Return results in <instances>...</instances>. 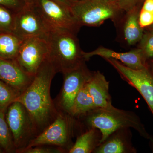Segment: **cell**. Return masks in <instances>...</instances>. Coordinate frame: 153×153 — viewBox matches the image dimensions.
Listing matches in <instances>:
<instances>
[{"label":"cell","instance_id":"6da1fadb","mask_svg":"<svg viewBox=\"0 0 153 153\" xmlns=\"http://www.w3.org/2000/svg\"><path fill=\"white\" fill-rule=\"evenodd\" d=\"M56 73L47 58L38 69L33 82L16 101L27 110L38 135L55 120L58 114V111L50 95L51 82Z\"/></svg>","mask_w":153,"mask_h":153},{"label":"cell","instance_id":"7a4b0ae2","mask_svg":"<svg viewBox=\"0 0 153 153\" xmlns=\"http://www.w3.org/2000/svg\"><path fill=\"white\" fill-rule=\"evenodd\" d=\"M79 117L82 118L88 128H95L100 130L102 135L101 143L114 131L123 128H134L146 139L151 137L135 113L118 109L113 105L106 108H96Z\"/></svg>","mask_w":153,"mask_h":153},{"label":"cell","instance_id":"3957f363","mask_svg":"<svg viewBox=\"0 0 153 153\" xmlns=\"http://www.w3.org/2000/svg\"><path fill=\"white\" fill-rule=\"evenodd\" d=\"M77 34L65 29L51 28L47 41V59L57 73L62 74L85 63Z\"/></svg>","mask_w":153,"mask_h":153},{"label":"cell","instance_id":"277c9868","mask_svg":"<svg viewBox=\"0 0 153 153\" xmlns=\"http://www.w3.org/2000/svg\"><path fill=\"white\" fill-rule=\"evenodd\" d=\"M70 7L81 27H99L108 19L116 25L125 13L110 0H78Z\"/></svg>","mask_w":153,"mask_h":153},{"label":"cell","instance_id":"5b68a950","mask_svg":"<svg viewBox=\"0 0 153 153\" xmlns=\"http://www.w3.org/2000/svg\"><path fill=\"white\" fill-rule=\"evenodd\" d=\"M76 118L69 114L58 111L55 120L32 140L26 148L47 145L63 148L68 153L74 145L72 139L79 124Z\"/></svg>","mask_w":153,"mask_h":153},{"label":"cell","instance_id":"8992f818","mask_svg":"<svg viewBox=\"0 0 153 153\" xmlns=\"http://www.w3.org/2000/svg\"><path fill=\"white\" fill-rule=\"evenodd\" d=\"M6 119L13 136L16 153L26 149L38 132L26 107L19 101L14 102L7 108Z\"/></svg>","mask_w":153,"mask_h":153},{"label":"cell","instance_id":"52a82bcc","mask_svg":"<svg viewBox=\"0 0 153 153\" xmlns=\"http://www.w3.org/2000/svg\"><path fill=\"white\" fill-rule=\"evenodd\" d=\"M33 5L51 28L65 29L77 34L81 27L70 6L59 0H36Z\"/></svg>","mask_w":153,"mask_h":153},{"label":"cell","instance_id":"ba28073f","mask_svg":"<svg viewBox=\"0 0 153 153\" xmlns=\"http://www.w3.org/2000/svg\"><path fill=\"white\" fill-rule=\"evenodd\" d=\"M50 29L34 5H26L15 14L13 33L22 40L32 37L47 40Z\"/></svg>","mask_w":153,"mask_h":153},{"label":"cell","instance_id":"9c48e42d","mask_svg":"<svg viewBox=\"0 0 153 153\" xmlns=\"http://www.w3.org/2000/svg\"><path fill=\"white\" fill-rule=\"evenodd\" d=\"M49 45L47 40L40 37L24 39L14 60L27 74L35 76L47 59Z\"/></svg>","mask_w":153,"mask_h":153},{"label":"cell","instance_id":"30bf717a","mask_svg":"<svg viewBox=\"0 0 153 153\" xmlns=\"http://www.w3.org/2000/svg\"><path fill=\"white\" fill-rule=\"evenodd\" d=\"M92 72L85 63L63 74V86L55 103L57 110L70 114L76 94L87 82Z\"/></svg>","mask_w":153,"mask_h":153},{"label":"cell","instance_id":"8fae6325","mask_svg":"<svg viewBox=\"0 0 153 153\" xmlns=\"http://www.w3.org/2000/svg\"><path fill=\"white\" fill-rule=\"evenodd\" d=\"M105 60L117 70L122 79L139 92L153 116V76L148 67L135 70L115 59L108 58Z\"/></svg>","mask_w":153,"mask_h":153},{"label":"cell","instance_id":"7c38bea8","mask_svg":"<svg viewBox=\"0 0 153 153\" xmlns=\"http://www.w3.org/2000/svg\"><path fill=\"white\" fill-rule=\"evenodd\" d=\"M85 61H88L94 56H100L104 59L113 58L120 61L125 66L135 70L143 69L147 67L143 59L139 48L133 49L128 52H117L102 46L99 47L91 52H83Z\"/></svg>","mask_w":153,"mask_h":153},{"label":"cell","instance_id":"4fadbf2b","mask_svg":"<svg viewBox=\"0 0 153 153\" xmlns=\"http://www.w3.org/2000/svg\"><path fill=\"white\" fill-rule=\"evenodd\" d=\"M129 128H123L110 134L93 153H136Z\"/></svg>","mask_w":153,"mask_h":153},{"label":"cell","instance_id":"5bb4252c","mask_svg":"<svg viewBox=\"0 0 153 153\" xmlns=\"http://www.w3.org/2000/svg\"><path fill=\"white\" fill-rule=\"evenodd\" d=\"M34 78V76L24 71L14 60L0 58V80L23 92Z\"/></svg>","mask_w":153,"mask_h":153},{"label":"cell","instance_id":"9a60e30c","mask_svg":"<svg viewBox=\"0 0 153 153\" xmlns=\"http://www.w3.org/2000/svg\"><path fill=\"white\" fill-rule=\"evenodd\" d=\"M85 85L93 98L96 108H106L113 106L109 93V82L101 72L92 71Z\"/></svg>","mask_w":153,"mask_h":153},{"label":"cell","instance_id":"2e32d148","mask_svg":"<svg viewBox=\"0 0 153 153\" xmlns=\"http://www.w3.org/2000/svg\"><path fill=\"white\" fill-rule=\"evenodd\" d=\"M139 12L134 7L124 13L118 23L115 25L121 28L124 41L129 46L139 42L143 35V29L139 23Z\"/></svg>","mask_w":153,"mask_h":153},{"label":"cell","instance_id":"e0dca14e","mask_svg":"<svg viewBox=\"0 0 153 153\" xmlns=\"http://www.w3.org/2000/svg\"><path fill=\"white\" fill-rule=\"evenodd\" d=\"M102 135L98 128H91L77 137L69 153H93L101 143Z\"/></svg>","mask_w":153,"mask_h":153},{"label":"cell","instance_id":"ac0fdd59","mask_svg":"<svg viewBox=\"0 0 153 153\" xmlns=\"http://www.w3.org/2000/svg\"><path fill=\"white\" fill-rule=\"evenodd\" d=\"M22 41L13 33H0V58L14 60Z\"/></svg>","mask_w":153,"mask_h":153},{"label":"cell","instance_id":"d6986e66","mask_svg":"<svg viewBox=\"0 0 153 153\" xmlns=\"http://www.w3.org/2000/svg\"><path fill=\"white\" fill-rule=\"evenodd\" d=\"M95 108L93 98L85 84L76 94L70 114L74 117L79 118Z\"/></svg>","mask_w":153,"mask_h":153},{"label":"cell","instance_id":"ffe728a7","mask_svg":"<svg viewBox=\"0 0 153 153\" xmlns=\"http://www.w3.org/2000/svg\"><path fill=\"white\" fill-rule=\"evenodd\" d=\"M5 112L0 111V148L3 153H16L13 136L6 120Z\"/></svg>","mask_w":153,"mask_h":153},{"label":"cell","instance_id":"44dd1931","mask_svg":"<svg viewBox=\"0 0 153 153\" xmlns=\"http://www.w3.org/2000/svg\"><path fill=\"white\" fill-rule=\"evenodd\" d=\"M22 92L0 80V111L6 112L12 103L17 101Z\"/></svg>","mask_w":153,"mask_h":153},{"label":"cell","instance_id":"7402d4cb","mask_svg":"<svg viewBox=\"0 0 153 153\" xmlns=\"http://www.w3.org/2000/svg\"><path fill=\"white\" fill-rule=\"evenodd\" d=\"M139 43L138 48L140 49L143 59L146 64L148 61L153 59V31L149 30L144 33Z\"/></svg>","mask_w":153,"mask_h":153},{"label":"cell","instance_id":"603a6c76","mask_svg":"<svg viewBox=\"0 0 153 153\" xmlns=\"http://www.w3.org/2000/svg\"><path fill=\"white\" fill-rule=\"evenodd\" d=\"M15 14L0 6V33H13Z\"/></svg>","mask_w":153,"mask_h":153},{"label":"cell","instance_id":"cb8c5ba5","mask_svg":"<svg viewBox=\"0 0 153 153\" xmlns=\"http://www.w3.org/2000/svg\"><path fill=\"white\" fill-rule=\"evenodd\" d=\"M67 152L63 148L55 146L42 145L26 148L19 153H63Z\"/></svg>","mask_w":153,"mask_h":153},{"label":"cell","instance_id":"d4e9b609","mask_svg":"<svg viewBox=\"0 0 153 153\" xmlns=\"http://www.w3.org/2000/svg\"><path fill=\"white\" fill-rule=\"evenodd\" d=\"M26 5L22 0H0V6L16 13Z\"/></svg>","mask_w":153,"mask_h":153},{"label":"cell","instance_id":"484cf974","mask_svg":"<svg viewBox=\"0 0 153 153\" xmlns=\"http://www.w3.org/2000/svg\"><path fill=\"white\" fill-rule=\"evenodd\" d=\"M139 23L143 29L148 28L153 24V14L141 10L139 13Z\"/></svg>","mask_w":153,"mask_h":153},{"label":"cell","instance_id":"4316f807","mask_svg":"<svg viewBox=\"0 0 153 153\" xmlns=\"http://www.w3.org/2000/svg\"><path fill=\"white\" fill-rule=\"evenodd\" d=\"M137 0H118L117 4L122 10L127 12L135 7Z\"/></svg>","mask_w":153,"mask_h":153},{"label":"cell","instance_id":"83f0119b","mask_svg":"<svg viewBox=\"0 0 153 153\" xmlns=\"http://www.w3.org/2000/svg\"><path fill=\"white\" fill-rule=\"evenodd\" d=\"M141 9L153 14V0H145Z\"/></svg>","mask_w":153,"mask_h":153},{"label":"cell","instance_id":"f1b7e54d","mask_svg":"<svg viewBox=\"0 0 153 153\" xmlns=\"http://www.w3.org/2000/svg\"><path fill=\"white\" fill-rule=\"evenodd\" d=\"M147 66H151V68H149V71H150L151 73L153 76V60H149L147 62Z\"/></svg>","mask_w":153,"mask_h":153},{"label":"cell","instance_id":"f546056e","mask_svg":"<svg viewBox=\"0 0 153 153\" xmlns=\"http://www.w3.org/2000/svg\"><path fill=\"white\" fill-rule=\"evenodd\" d=\"M59 1H61L65 3L68 5L70 6L73 3H75L78 0H59Z\"/></svg>","mask_w":153,"mask_h":153},{"label":"cell","instance_id":"4dcf8cb0","mask_svg":"<svg viewBox=\"0 0 153 153\" xmlns=\"http://www.w3.org/2000/svg\"><path fill=\"white\" fill-rule=\"evenodd\" d=\"M27 5H33L35 4L36 0H22Z\"/></svg>","mask_w":153,"mask_h":153},{"label":"cell","instance_id":"1f68e13d","mask_svg":"<svg viewBox=\"0 0 153 153\" xmlns=\"http://www.w3.org/2000/svg\"><path fill=\"white\" fill-rule=\"evenodd\" d=\"M149 140V145L151 150H152V152L153 153V136L151 135L150 137Z\"/></svg>","mask_w":153,"mask_h":153},{"label":"cell","instance_id":"d6a6232c","mask_svg":"<svg viewBox=\"0 0 153 153\" xmlns=\"http://www.w3.org/2000/svg\"><path fill=\"white\" fill-rule=\"evenodd\" d=\"M148 29L150 31H153V24L152 25H151L150 27H148Z\"/></svg>","mask_w":153,"mask_h":153},{"label":"cell","instance_id":"836d02e7","mask_svg":"<svg viewBox=\"0 0 153 153\" xmlns=\"http://www.w3.org/2000/svg\"><path fill=\"white\" fill-rule=\"evenodd\" d=\"M110 1H111L117 3V1H118V0H110Z\"/></svg>","mask_w":153,"mask_h":153},{"label":"cell","instance_id":"e575fe53","mask_svg":"<svg viewBox=\"0 0 153 153\" xmlns=\"http://www.w3.org/2000/svg\"><path fill=\"white\" fill-rule=\"evenodd\" d=\"M3 153L1 149V148H0V153Z\"/></svg>","mask_w":153,"mask_h":153}]
</instances>
